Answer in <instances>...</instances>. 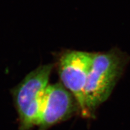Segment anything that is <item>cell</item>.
Segmentation results:
<instances>
[{"label":"cell","instance_id":"1","mask_svg":"<svg viewBox=\"0 0 130 130\" xmlns=\"http://www.w3.org/2000/svg\"><path fill=\"white\" fill-rule=\"evenodd\" d=\"M129 60V57L118 48L95 53L85 89L86 106L92 116L110 96Z\"/></svg>","mask_w":130,"mask_h":130},{"label":"cell","instance_id":"2","mask_svg":"<svg viewBox=\"0 0 130 130\" xmlns=\"http://www.w3.org/2000/svg\"><path fill=\"white\" fill-rule=\"evenodd\" d=\"M53 68V64L37 68L12 90L19 117V130H30L38 125L43 95Z\"/></svg>","mask_w":130,"mask_h":130},{"label":"cell","instance_id":"3","mask_svg":"<svg viewBox=\"0 0 130 130\" xmlns=\"http://www.w3.org/2000/svg\"><path fill=\"white\" fill-rule=\"evenodd\" d=\"M95 53L68 51L58 61V74L61 83L75 99L79 113L86 118H92L86 103L85 89Z\"/></svg>","mask_w":130,"mask_h":130},{"label":"cell","instance_id":"4","mask_svg":"<svg viewBox=\"0 0 130 130\" xmlns=\"http://www.w3.org/2000/svg\"><path fill=\"white\" fill-rule=\"evenodd\" d=\"M78 111L79 107L75 99L62 84H49L42 101L39 130H48L67 121Z\"/></svg>","mask_w":130,"mask_h":130}]
</instances>
